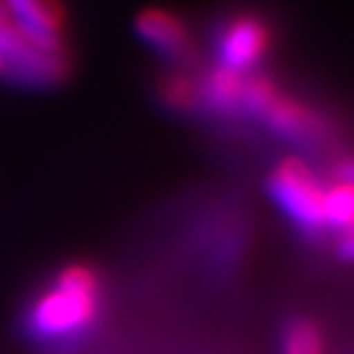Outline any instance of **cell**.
I'll return each mask as SVG.
<instances>
[{"mask_svg": "<svg viewBox=\"0 0 354 354\" xmlns=\"http://www.w3.org/2000/svg\"><path fill=\"white\" fill-rule=\"evenodd\" d=\"M337 254L342 256L344 261H354V229L347 232L337 243Z\"/></svg>", "mask_w": 354, "mask_h": 354, "instance_id": "obj_11", "label": "cell"}, {"mask_svg": "<svg viewBox=\"0 0 354 354\" xmlns=\"http://www.w3.org/2000/svg\"><path fill=\"white\" fill-rule=\"evenodd\" d=\"M8 22L37 50L62 52V10L57 0H3Z\"/></svg>", "mask_w": 354, "mask_h": 354, "instance_id": "obj_5", "label": "cell"}, {"mask_svg": "<svg viewBox=\"0 0 354 354\" xmlns=\"http://www.w3.org/2000/svg\"><path fill=\"white\" fill-rule=\"evenodd\" d=\"M273 136L295 143L300 148H315L327 140V123L317 118L310 109H305L298 101H290L286 96L278 94L276 99L268 104V109L261 113L259 118Z\"/></svg>", "mask_w": 354, "mask_h": 354, "instance_id": "obj_6", "label": "cell"}, {"mask_svg": "<svg viewBox=\"0 0 354 354\" xmlns=\"http://www.w3.org/2000/svg\"><path fill=\"white\" fill-rule=\"evenodd\" d=\"M281 354H322V337L317 327L305 317L290 320L283 330Z\"/></svg>", "mask_w": 354, "mask_h": 354, "instance_id": "obj_9", "label": "cell"}, {"mask_svg": "<svg viewBox=\"0 0 354 354\" xmlns=\"http://www.w3.org/2000/svg\"><path fill=\"white\" fill-rule=\"evenodd\" d=\"M268 197L276 209L300 232L320 234L325 229V221H322L325 187L303 162H281L276 172L268 177Z\"/></svg>", "mask_w": 354, "mask_h": 354, "instance_id": "obj_2", "label": "cell"}, {"mask_svg": "<svg viewBox=\"0 0 354 354\" xmlns=\"http://www.w3.org/2000/svg\"><path fill=\"white\" fill-rule=\"evenodd\" d=\"M66 62L55 52L37 50L10 22H0V79L22 88H47L64 79Z\"/></svg>", "mask_w": 354, "mask_h": 354, "instance_id": "obj_3", "label": "cell"}, {"mask_svg": "<svg viewBox=\"0 0 354 354\" xmlns=\"http://www.w3.org/2000/svg\"><path fill=\"white\" fill-rule=\"evenodd\" d=\"M268 47V28L254 15H236L214 35V57L219 69L232 74L251 72Z\"/></svg>", "mask_w": 354, "mask_h": 354, "instance_id": "obj_4", "label": "cell"}, {"mask_svg": "<svg viewBox=\"0 0 354 354\" xmlns=\"http://www.w3.org/2000/svg\"><path fill=\"white\" fill-rule=\"evenodd\" d=\"M101 286L86 266H66L32 300L25 313V332L39 344H72L99 317Z\"/></svg>", "mask_w": 354, "mask_h": 354, "instance_id": "obj_1", "label": "cell"}, {"mask_svg": "<svg viewBox=\"0 0 354 354\" xmlns=\"http://www.w3.org/2000/svg\"><path fill=\"white\" fill-rule=\"evenodd\" d=\"M322 221L325 229L337 232H352L354 229V185H335L325 189L322 197Z\"/></svg>", "mask_w": 354, "mask_h": 354, "instance_id": "obj_8", "label": "cell"}, {"mask_svg": "<svg viewBox=\"0 0 354 354\" xmlns=\"http://www.w3.org/2000/svg\"><path fill=\"white\" fill-rule=\"evenodd\" d=\"M335 172H337V180H339V183L354 185V158H347V160L337 162Z\"/></svg>", "mask_w": 354, "mask_h": 354, "instance_id": "obj_10", "label": "cell"}, {"mask_svg": "<svg viewBox=\"0 0 354 354\" xmlns=\"http://www.w3.org/2000/svg\"><path fill=\"white\" fill-rule=\"evenodd\" d=\"M3 20H8V15H6V8H3V0H0V22Z\"/></svg>", "mask_w": 354, "mask_h": 354, "instance_id": "obj_12", "label": "cell"}, {"mask_svg": "<svg viewBox=\"0 0 354 354\" xmlns=\"http://www.w3.org/2000/svg\"><path fill=\"white\" fill-rule=\"evenodd\" d=\"M136 35L140 42L170 62H180L192 52V37L185 22L167 10H145L136 20Z\"/></svg>", "mask_w": 354, "mask_h": 354, "instance_id": "obj_7", "label": "cell"}]
</instances>
